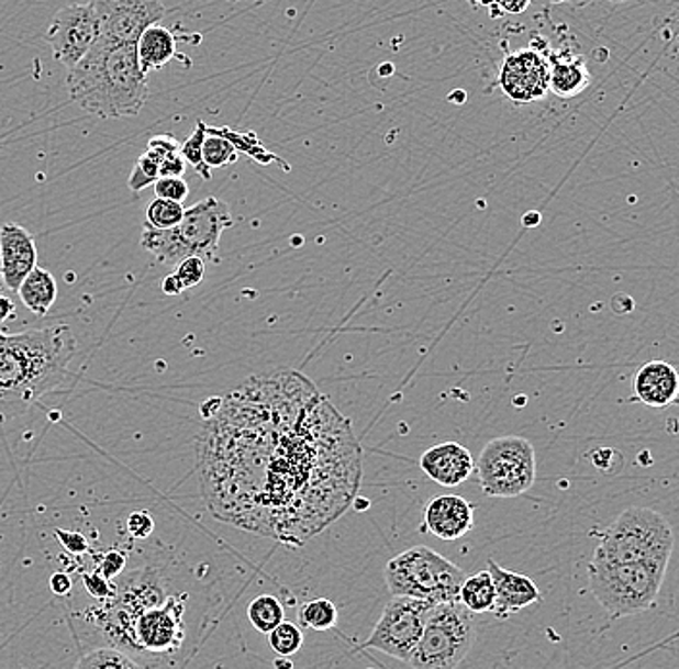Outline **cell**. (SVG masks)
Returning a JSON list of instances; mask_svg holds the SVG:
<instances>
[{
  "mask_svg": "<svg viewBox=\"0 0 679 669\" xmlns=\"http://www.w3.org/2000/svg\"><path fill=\"white\" fill-rule=\"evenodd\" d=\"M99 40V20L93 4H66L51 20L45 41L56 60L71 70L88 55L89 48Z\"/></svg>",
  "mask_w": 679,
  "mask_h": 669,
  "instance_id": "cell-12",
  "label": "cell"
},
{
  "mask_svg": "<svg viewBox=\"0 0 679 669\" xmlns=\"http://www.w3.org/2000/svg\"><path fill=\"white\" fill-rule=\"evenodd\" d=\"M277 668H292L293 664L290 660H286V656H278V660L275 661Z\"/></svg>",
  "mask_w": 679,
  "mask_h": 669,
  "instance_id": "cell-46",
  "label": "cell"
},
{
  "mask_svg": "<svg viewBox=\"0 0 679 669\" xmlns=\"http://www.w3.org/2000/svg\"><path fill=\"white\" fill-rule=\"evenodd\" d=\"M269 645L278 656L290 658L293 654L300 653L303 646V631L300 625L292 622L278 623L269 633Z\"/></svg>",
  "mask_w": 679,
  "mask_h": 669,
  "instance_id": "cell-29",
  "label": "cell"
},
{
  "mask_svg": "<svg viewBox=\"0 0 679 669\" xmlns=\"http://www.w3.org/2000/svg\"><path fill=\"white\" fill-rule=\"evenodd\" d=\"M37 267V245L32 234L16 222L0 226V275L10 292H18L25 276Z\"/></svg>",
  "mask_w": 679,
  "mask_h": 669,
  "instance_id": "cell-15",
  "label": "cell"
},
{
  "mask_svg": "<svg viewBox=\"0 0 679 669\" xmlns=\"http://www.w3.org/2000/svg\"><path fill=\"white\" fill-rule=\"evenodd\" d=\"M14 316V301L0 293V324Z\"/></svg>",
  "mask_w": 679,
  "mask_h": 669,
  "instance_id": "cell-43",
  "label": "cell"
},
{
  "mask_svg": "<svg viewBox=\"0 0 679 669\" xmlns=\"http://www.w3.org/2000/svg\"><path fill=\"white\" fill-rule=\"evenodd\" d=\"M247 620L255 629L269 635L278 623L285 622V606L277 596L261 594L247 606Z\"/></svg>",
  "mask_w": 679,
  "mask_h": 669,
  "instance_id": "cell-24",
  "label": "cell"
},
{
  "mask_svg": "<svg viewBox=\"0 0 679 669\" xmlns=\"http://www.w3.org/2000/svg\"><path fill=\"white\" fill-rule=\"evenodd\" d=\"M68 93L81 111L99 119L140 114L149 86L135 45L109 47L96 41L88 55L68 70Z\"/></svg>",
  "mask_w": 679,
  "mask_h": 669,
  "instance_id": "cell-3",
  "label": "cell"
},
{
  "mask_svg": "<svg viewBox=\"0 0 679 669\" xmlns=\"http://www.w3.org/2000/svg\"><path fill=\"white\" fill-rule=\"evenodd\" d=\"M633 392L648 408L666 410L679 398V372L668 361H648L633 378Z\"/></svg>",
  "mask_w": 679,
  "mask_h": 669,
  "instance_id": "cell-18",
  "label": "cell"
},
{
  "mask_svg": "<svg viewBox=\"0 0 679 669\" xmlns=\"http://www.w3.org/2000/svg\"><path fill=\"white\" fill-rule=\"evenodd\" d=\"M78 339L70 326L2 334L0 332V423L32 410L68 377Z\"/></svg>",
  "mask_w": 679,
  "mask_h": 669,
  "instance_id": "cell-2",
  "label": "cell"
},
{
  "mask_svg": "<svg viewBox=\"0 0 679 669\" xmlns=\"http://www.w3.org/2000/svg\"><path fill=\"white\" fill-rule=\"evenodd\" d=\"M160 288H163V293H166V296H180V293L183 292L182 282L178 280V276H176L175 272L166 276Z\"/></svg>",
  "mask_w": 679,
  "mask_h": 669,
  "instance_id": "cell-42",
  "label": "cell"
},
{
  "mask_svg": "<svg viewBox=\"0 0 679 669\" xmlns=\"http://www.w3.org/2000/svg\"><path fill=\"white\" fill-rule=\"evenodd\" d=\"M186 165H188L186 158L178 150V153H172L158 163V172H160V176H182L186 172Z\"/></svg>",
  "mask_w": 679,
  "mask_h": 669,
  "instance_id": "cell-39",
  "label": "cell"
},
{
  "mask_svg": "<svg viewBox=\"0 0 679 669\" xmlns=\"http://www.w3.org/2000/svg\"><path fill=\"white\" fill-rule=\"evenodd\" d=\"M487 566L497 584V606L492 612L498 617H508L515 612H522L523 607H530L543 599L537 584L533 583L530 577L508 571L504 567L498 566L492 558Z\"/></svg>",
  "mask_w": 679,
  "mask_h": 669,
  "instance_id": "cell-19",
  "label": "cell"
},
{
  "mask_svg": "<svg viewBox=\"0 0 679 669\" xmlns=\"http://www.w3.org/2000/svg\"><path fill=\"white\" fill-rule=\"evenodd\" d=\"M433 606L435 602L428 600L392 596L388 600L379 623L361 645V650H379L394 660L408 664L418 648Z\"/></svg>",
  "mask_w": 679,
  "mask_h": 669,
  "instance_id": "cell-10",
  "label": "cell"
},
{
  "mask_svg": "<svg viewBox=\"0 0 679 669\" xmlns=\"http://www.w3.org/2000/svg\"><path fill=\"white\" fill-rule=\"evenodd\" d=\"M474 2H482V0H474Z\"/></svg>",
  "mask_w": 679,
  "mask_h": 669,
  "instance_id": "cell-47",
  "label": "cell"
},
{
  "mask_svg": "<svg viewBox=\"0 0 679 669\" xmlns=\"http://www.w3.org/2000/svg\"><path fill=\"white\" fill-rule=\"evenodd\" d=\"M466 91H456V93L450 94L452 103L461 104L466 101Z\"/></svg>",
  "mask_w": 679,
  "mask_h": 669,
  "instance_id": "cell-45",
  "label": "cell"
},
{
  "mask_svg": "<svg viewBox=\"0 0 679 669\" xmlns=\"http://www.w3.org/2000/svg\"><path fill=\"white\" fill-rule=\"evenodd\" d=\"M458 600L474 614L492 612L497 606V584H494V579L490 576L489 569L466 577V581L459 589Z\"/></svg>",
  "mask_w": 679,
  "mask_h": 669,
  "instance_id": "cell-23",
  "label": "cell"
},
{
  "mask_svg": "<svg viewBox=\"0 0 679 669\" xmlns=\"http://www.w3.org/2000/svg\"><path fill=\"white\" fill-rule=\"evenodd\" d=\"M56 540L63 544L64 550L71 554V556H81V554H88L89 540L86 535H81L79 531H66V528H56Z\"/></svg>",
  "mask_w": 679,
  "mask_h": 669,
  "instance_id": "cell-35",
  "label": "cell"
},
{
  "mask_svg": "<svg viewBox=\"0 0 679 669\" xmlns=\"http://www.w3.org/2000/svg\"><path fill=\"white\" fill-rule=\"evenodd\" d=\"M155 198L170 199L183 203L190 196V186L183 180L182 176H160L155 183Z\"/></svg>",
  "mask_w": 679,
  "mask_h": 669,
  "instance_id": "cell-33",
  "label": "cell"
},
{
  "mask_svg": "<svg viewBox=\"0 0 679 669\" xmlns=\"http://www.w3.org/2000/svg\"><path fill=\"white\" fill-rule=\"evenodd\" d=\"M81 581H84V587L89 592V596H93L99 602L114 599V594H116V587L111 583V579L101 576L99 571H96V573H84Z\"/></svg>",
  "mask_w": 679,
  "mask_h": 669,
  "instance_id": "cell-34",
  "label": "cell"
},
{
  "mask_svg": "<svg viewBox=\"0 0 679 669\" xmlns=\"http://www.w3.org/2000/svg\"><path fill=\"white\" fill-rule=\"evenodd\" d=\"M300 627L313 631H329L338 623V610L329 599H316L301 604Z\"/></svg>",
  "mask_w": 679,
  "mask_h": 669,
  "instance_id": "cell-25",
  "label": "cell"
},
{
  "mask_svg": "<svg viewBox=\"0 0 679 669\" xmlns=\"http://www.w3.org/2000/svg\"><path fill=\"white\" fill-rule=\"evenodd\" d=\"M186 594L168 596L160 606L149 607L135 617L132 627L134 650L175 654L183 643Z\"/></svg>",
  "mask_w": 679,
  "mask_h": 669,
  "instance_id": "cell-13",
  "label": "cell"
},
{
  "mask_svg": "<svg viewBox=\"0 0 679 669\" xmlns=\"http://www.w3.org/2000/svg\"><path fill=\"white\" fill-rule=\"evenodd\" d=\"M477 637L474 612L459 600L438 602L431 607L418 648L408 661L411 668H458L474 648Z\"/></svg>",
  "mask_w": 679,
  "mask_h": 669,
  "instance_id": "cell-8",
  "label": "cell"
},
{
  "mask_svg": "<svg viewBox=\"0 0 679 669\" xmlns=\"http://www.w3.org/2000/svg\"><path fill=\"white\" fill-rule=\"evenodd\" d=\"M201 489L216 520L301 546L354 504L361 446L298 370L245 380L199 434Z\"/></svg>",
  "mask_w": 679,
  "mask_h": 669,
  "instance_id": "cell-1",
  "label": "cell"
},
{
  "mask_svg": "<svg viewBox=\"0 0 679 669\" xmlns=\"http://www.w3.org/2000/svg\"><path fill=\"white\" fill-rule=\"evenodd\" d=\"M99 20V43L135 45L149 25L165 18L160 0H91Z\"/></svg>",
  "mask_w": 679,
  "mask_h": 669,
  "instance_id": "cell-11",
  "label": "cell"
},
{
  "mask_svg": "<svg viewBox=\"0 0 679 669\" xmlns=\"http://www.w3.org/2000/svg\"><path fill=\"white\" fill-rule=\"evenodd\" d=\"M18 296L25 308L32 311L33 315L45 316L51 308L55 305L58 296L55 276L48 272L47 268L35 267L30 275L25 276Z\"/></svg>",
  "mask_w": 679,
  "mask_h": 669,
  "instance_id": "cell-21",
  "label": "cell"
},
{
  "mask_svg": "<svg viewBox=\"0 0 679 669\" xmlns=\"http://www.w3.org/2000/svg\"><path fill=\"white\" fill-rule=\"evenodd\" d=\"M419 467L431 481L444 489H454L474 475L475 461L471 451L458 442H443L421 456Z\"/></svg>",
  "mask_w": 679,
  "mask_h": 669,
  "instance_id": "cell-16",
  "label": "cell"
},
{
  "mask_svg": "<svg viewBox=\"0 0 679 669\" xmlns=\"http://www.w3.org/2000/svg\"><path fill=\"white\" fill-rule=\"evenodd\" d=\"M668 561H599L589 564L592 596L612 620L641 614L655 606Z\"/></svg>",
  "mask_w": 679,
  "mask_h": 669,
  "instance_id": "cell-4",
  "label": "cell"
},
{
  "mask_svg": "<svg viewBox=\"0 0 679 669\" xmlns=\"http://www.w3.org/2000/svg\"><path fill=\"white\" fill-rule=\"evenodd\" d=\"M522 222L525 228H535V226H538V224H541V214L538 213L523 214Z\"/></svg>",
  "mask_w": 679,
  "mask_h": 669,
  "instance_id": "cell-44",
  "label": "cell"
},
{
  "mask_svg": "<svg viewBox=\"0 0 679 669\" xmlns=\"http://www.w3.org/2000/svg\"><path fill=\"white\" fill-rule=\"evenodd\" d=\"M205 137L207 124L203 120H198L196 132H193L186 142L180 143V155L186 158L188 165L196 168V172H198L201 178L211 180V168H209V166L205 165V160H203V143H205Z\"/></svg>",
  "mask_w": 679,
  "mask_h": 669,
  "instance_id": "cell-30",
  "label": "cell"
},
{
  "mask_svg": "<svg viewBox=\"0 0 679 669\" xmlns=\"http://www.w3.org/2000/svg\"><path fill=\"white\" fill-rule=\"evenodd\" d=\"M475 471L487 497H522L537 479L535 448L522 436H500L481 449Z\"/></svg>",
  "mask_w": 679,
  "mask_h": 669,
  "instance_id": "cell-9",
  "label": "cell"
},
{
  "mask_svg": "<svg viewBox=\"0 0 679 669\" xmlns=\"http://www.w3.org/2000/svg\"><path fill=\"white\" fill-rule=\"evenodd\" d=\"M158 178H160L158 160L145 150L142 157L137 158L134 170H132L130 178H127V186H130L132 191H143V189L153 186Z\"/></svg>",
  "mask_w": 679,
  "mask_h": 669,
  "instance_id": "cell-31",
  "label": "cell"
},
{
  "mask_svg": "<svg viewBox=\"0 0 679 669\" xmlns=\"http://www.w3.org/2000/svg\"><path fill=\"white\" fill-rule=\"evenodd\" d=\"M591 83V74L585 66L583 58L554 60L550 68V91L561 99H571Z\"/></svg>",
  "mask_w": 679,
  "mask_h": 669,
  "instance_id": "cell-22",
  "label": "cell"
},
{
  "mask_svg": "<svg viewBox=\"0 0 679 669\" xmlns=\"http://www.w3.org/2000/svg\"><path fill=\"white\" fill-rule=\"evenodd\" d=\"M186 213V207L178 201H170V199L155 198L147 205V226L157 230L175 228L176 224H180Z\"/></svg>",
  "mask_w": 679,
  "mask_h": 669,
  "instance_id": "cell-28",
  "label": "cell"
},
{
  "mask_svg": "<svg viewBox=\"0 0 679 669\" xmlns=\"http://www.w3.org/2000/svg\"><path fill=\"white\" fill-rule=\"evenodd\" d=\"M126 561V554H122L119 550L107 551L101 561H99V569L97 571L112 581V579H116L124 571Z\"/></svg>",
  "mask_w": 679,
  "mask_h": 669,
  "instance_id": "cell-37",
  "label": "cell"
},
{
  "mask_svg": "<svg viewBox=\"0 0 679 669\" xmlns=\"http://www.w3.org/2000/svg\"><path fill=\"white\" fill-rule=\"evenodd\" d=\"M140 666H142V664L134 660V658H130L124 650H120V648H109V646H107V648L91 650V653L86 654V656H81L78 664H76V668L79 669H130L140 668Z\"/></svg>",
  "mask_w": 679,
  "mask_h": 669,
  "instance_id": "cell-26",
  "label": "cell"
},
{
  "mask_svg": "<svg viewBox=\"0 0 679 669\" xmlns=\"http://www.w3.org/2000/svg\"><path fill=\"white\" fill-rule=\"evenodd\" d=\"M234 224L224 201L207 198L186 209L183 219L175 228L157 230L143 226L142 247L155 255L163 265L176 267L180 260L199 255L214 259L224 230Z\"/></svg>",
  "mask_w": 679,
  "mask_h": 669,
  "instance_id": "cell-5",
  "label": "cell"
},
{
  "mask_svg": "<svg viewBox=\"0 0 679 669\" xmlns=\"http://www.w3.org/2000/svg\"><path fill=\"white\" fill-rule=\"evenodd\" d=\"M475 525L474 505L466 498L446 497L431 498L425 508V533L441 540H458L466 536Z\"/></svg>",
  "mask_w": 679,
  "mask_h": 669,
  "instance_id": "cell-17",
  "label": "cell"
},
{
  "mask_svg": "<svg viewBox=\"0 0 679 669\" xmlns=\"http://www.w3.org/2000/svg\"><path fill=\"white\" fill-rule=\"evenodd\" d=\"M51 591L55 592L56 596H66V594H70L71 591V579L68 573H64V571H56L51 577Z\"/></svg>",
  "mask_w": 679,
  "mask_h": 669,
  "instance_id": "cell-41",
  "label": "cell"
},
{
  "mask_svg": "<svg viewBox=\"0 0 679 669\" xmlns=\"http://www.w3.org/2000/svg\"><path fill=\"white\" fill-rule=\"evenodd\" d=\"M203 160L205 165L213 168H222V166L234 165L237 160V149L234 143L230 142L229 137L213 132L207 126L205 143H203Z\"/></svg>",
  "mask_w": 679,
  "mask_h": 669,
  "instance_id": "cell-27",
  "label": "cell"
},
{
  "mask_svg": "<svg viewBox=\"0 0 679 669\" xmlns=\"http://www.w3.org/2000/svg\"><path fill=\"white\" fill-rule=\"evenodd\" d=\"M482 2L498 7L505 14H522L531 4V0H482Z\"/></svg>",
  "mask_w": 679,
  "mask_h": 669,
  "instance_id": "cell-40",
  "label": "cell"
},
{
  "mask_svg": "<svg viewBox=\"0 0 679 669\" xmlns=\"http://www.w3.org/2000/svg\"><path fill=\"white\" fill-rule=\"evenodd\" d=\"M135 51H137V60L145 74L160 70L176 56L175 33L163 25H149L135 43Z\"/></svg>",
  "mask_w": 679,
  "mask_h": 669,
  "instance_id": "cell-20",
  "label": "cell"
},
{
  "mask_svg": "<svg viewBox=\"0 0 679 669\" xmlns=\"http://www.w3.org/2000/svg\"><path fill=\"white\" fill-rule=\"evenodd\" d=\"M466 577L464 569L427 546H413L385 567V579L392 596H411L435 604L458 600Z\"/></svg>",
  "mask_w": 679,
  "mask_h": 669,
  "instance_id": "cell-6",
  "label": "cell"
},
{
  "mask_svg": "<svg viewBox=\"0 0 679 669\" xmlns=\"http://www.w3.org/2000/svg\"><path fill=\"white\" fill-rule=\"evenodd\" d=\"M127 533L132 538L143 540V538H149L155 531V521L151 517L149 512H134L126 521Z\"/></svg>",
  "mask_w": 679,
  "mask_h": 669,
  "instance_id": "cell-36",
  "label": "cell"
},
{
  "mask_svg": "<svg viewBox=\"0 0 679 669\" xmlns=\"http://www.w3.org/2000/svg\"><path fill=\"white\" fill-rule=\"evenodd\" d=\"M674 528L648 508H627L601 535L592 559L599 561H670Z\"/></svg>",
  "mask_w": 679,
  "mask_h": 669,
  "instance_id": "cell-7",
  "label": "cell"
},
{
  "mask_svg": "<svg viewBox=\"0 0 679 669\" xmlns=\"http://www.w3.org/2000/svg\"><path fill=\"white\" fill-rule=\"evenodd\" d=\"M175 275L182 282L183 290L196 288L205 278V259L199 255H190L176 265Z\"/></svg>",
  "mask_w": 679,
  "mask_h": 669,
  "instance_id": "cell-32",
  "label": "cell"
},
{
  "mask_svg": "<svg viewBox=\"0 0 679 669\" xmlns=\"http://www.w3.org/2000/svg\"><path fill=\"white\" fill-rule=\"evenodd\" d=\"M178 150H180V143L176 142V137H172V135H155L147 143V153L157 158L158 163L168 155L178 153Z\"/></svg>",
  "mask_w": 679,
  "mask_h": 669,
  "instance_id": "cell-38",
  "label": "cell"
},
{
  "mask_svg": "<svg viewBox=\"0 0 679 669\" xmlns=\"http://www.w3.org/2000/svg\"><path fill=\"white\" fill-rule=\"evenodd\" d=\"M498 83L514 103H535L550 89V66L537 51L522 48L505 56Z\"/></svg>",
  "mask_w": 679,
  "mask_h": 669,
  "instance_id": "cell-14",
  "label": "cell"
}]
</instances>
